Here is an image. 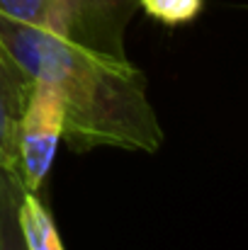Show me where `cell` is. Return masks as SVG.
<instances>
[{"mask_svg": "<svg viewBox=\"0 0 248 250\" xmlns=\"http://www.w3.org/2000/svg\"><path fill=\"white\" fill-rule=\"evenodd\" d=\"M20 224L27 250H64L56 224L46 207L39 202L37 192H24L20 204Z\"/></svg>", "mask_w": 248, "mask_h": 250, "instance_id": "obj_6", "label": "cell"}, {"mask_svg": "<svg viewBox=\"0 0 248 250\" xmlns=\"http://www.w3.org/2000/svg\"><path fill=\"white\" fill-rule=\"evenodd\" d=\"M0 42L34 78L56 90L64 107V141L76 151L122 148L156 153L163 129L146 95V76L0 12Z\"/></svg>", "mask_w": 248, "mask_h": 250, "instance_id": "obj_1", "label": "cell"}, {"mask_svg": "<svg viewBox=\"0 0 248 250\" xmlns=\"http://www.w3.org/2000/svg\"><path fill=\"white\" fill-rule=\"evenodd\" d=\"M136 10V0H0L2 15L114 61H129L124 34Z\"/></svg>", "mask_w": 248, "mask_h": 250, "instance_id": "obj_2", "label": "cell"}, {"mask_svg": "<svg viewBox=\"0 0 248 250\" xmlns=\"http://www.w3.org/2000/svg\"><path fill=\"white\" fill-rule=\"evenodd\" d=\"M64 139V107L54 87L34 81L17 124V175L29 192H39Z\"/></svg>", "mask_w": 248, "mask_h": 250, "instance_id": "obj_3", "label": "cell"}, {"mask_svg": "<svg viewBox=\"0 0 248 250\" xmlns=\"http://www.w3.org/2000/svg\"><path fill=\"white\" fill-rule=\"evenodd\" d=\"M24 192H29L17 170L0 167V250H27L22 224H20V204Z\"/></svg>", "mask_w": 248, "mask_h": 250, "instance_id": "obj_5", "label": "cell"}, {"mask_svg": "<svg viewBox=\"0 0 248 250\" xmlns=\"http://www.w3.org/2000/svg\"><path fill=\"white\" fill-rule=\"evenodd\" d=\"M136 2L149 17L168 27L192 22L204 7V0H136Z\"/></svg>", "mask_w": 248, "mask_h": 250, "instance_id": "obj_7", "label": "cell"}, {"mask_svg": "<svg viewBox=\"0 0 248 250\" xmlns=\"http://www.w3.org/2000/svg\"><path fill=\"white\" fill-rule=\"evenodd\" d=\"M34 78L0 42V167L17 170V124Z\"/></svg>", "mask_w": 248, "mask_h": 250, "instance_id": "obj_4", "label": "cell"}]
</instances>
